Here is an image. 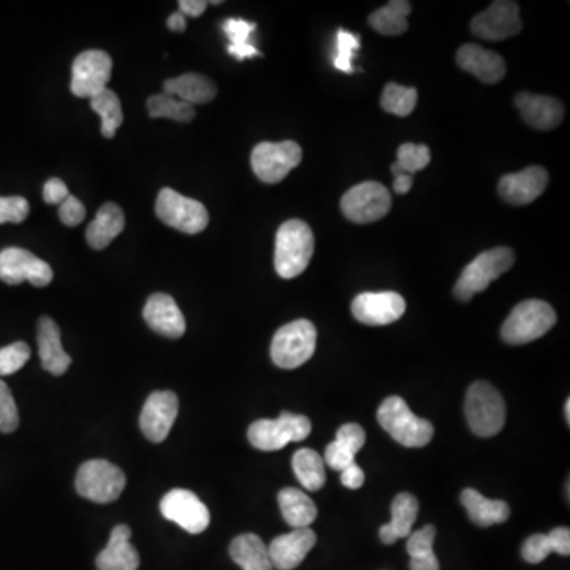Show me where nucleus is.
<instances>
[{"instance_id": "obj_1", "label": "nucleus", "mask_w": 570, "mask_h": 570, "mask_svg": "<svg viewBox=\"0 0 570 570\" xmlns=\"http://www.w3.org/2000/svg\"><path fill=\"white\" fill-rule=\"evenodd\" d=\"M314 233L306 222L300 219L284 222L276 235L274 266L279 276L293 279L300 276L314 254Z\"/></svg>"}, {"instance_id": "obj_2", "label": "nucleus", "mask_w": 570, "mask_h": 570, "mask_svg": "<svg viewBox=\"0 0 570 570\" xmlns=\"http://www.w3.org/2000/svg\"><path fill=\"white\" fill-rule=\"evenodd\" d=\"M377 422L396 442L411 449L425 447L434 436L433 423L417 417L399 396L384 399L377 411Z\"/></svg>"}, {"instance_id": "obj_3", "label": "nucleus", "mask_w": 570, "mask_h": 570, "mask_svg": "<svg viewBox=\"0 0 570 570\" xmlns=\"http://www.w3.org/2000/svg\"><path fill=\"white\" fill-rule=\"evenodd\" d=\"M464 412L472 433L480 437L496 436L506 423V403L488 382H475L469 387Z\"/></svg>"}, {"instance_id": "obj_4", "label": "nucleus", "mask_w": 570, "mask_h": 570, "mask_svg": "<svg viewBox=\"0 0 570 570\" xmlns=\"http://www.w3.org/2000/svg\"><path fill=\"white\" fill-rule=\"evenodd\" d=\"M556 312L542 300H526L513 308L502 325L501 336L507 344L520 346L542 338L555 327Z\"/></svg>"}, {"instance_id": "obj_5", "label": "nucleus", "mask_w": 570, "mask_h": 570, "mask_svg": "<svg viewBox=\"0 0 570 570\" xmlns=\"http://www.w3.org/2000/svg\"><path fill=\"white\" fill-rule=\"evenodd\" d=\"M515 263V254L509 247H494L477 255L461 273L455 285V297L469 301L477 293L488 289L494 279L501 278Z\"/></svg>"}, {"instance_id": "obj_6", "label": "nucleus", "mask_w": 570, "mask_h": 570, "mask_svg": "<svg viewBox=\"0 0 570 570\" xmlns=\"http://www.w3.org/2000/svg\"><path fill=\"white\" fill-rule=\"evenodd\" d=\"M317 330L309 320H295L279 328L271 342V358L282 369H295L316 352Z\"/></svg>"}, {"instance_id": "obj_7", "label": "nucleus", "mask_w": 570, "mask_h": 570, "mask_svg": "<svg viewBox=\"0 0 570 570\" xmlns=\"http://www.w3.org/2000/svg\"><path fill=\"white\" fill-rule=\"evenodd\" d=\"M311 420L304 415L282 412L276 420H257L249 426L247 437L255 449L276 452L290 442H301L311 434Z\"/></svg>"}, {"instance_id": "obj_8", "label": "nucleus", "mask_w": 570, "mask_h": 570, "mask_svg": "<svg viewBox=\"0 0 570 570\" xmlns=\"http://www.w3.org/2000/svg\"><path fill=\"white\" fill-rule=\"evenodd\" d=\"M75 487L83 498L108 504L116 501L126 488V475L110 461H86L78 469Z\"/></svg>"}, {"instance_id": "obj_9", "label": "nucleus", "mask_w": 570, "mask_h": 570, "mask_svg": "<svg viewBox=\"0 0 570 570\" xmlns=\"http://www.w3.org/2000/svg\"><path fill=\"white\" fill-rule=\"evenodd\" d=\"M156 214L168 227L176 228L187 235L203 232L209 224L208 209L203 203L178 194L176 190H160L156 202Z\"/></svg>"}, {"instance_id": "obj_10", "label": "nucleus", "mask_w": 570, "mask_h": 570, "mask_svg": "<svg viewBox=\"0 0 570 570\" xmlns=\"http://www.w3.org/2000/svg\"><path fill=\"white\" fill-rule=\"evenodd\" d=\"M303 159V151L295 141L270 143L263 141L252 151L251 165L255 176L266 184H278L289 176Z\"/></svg>"}, {"instance_id": "obj_11", "label": "nucleus", "mask_w": 570, "mask_h": 570, "mask_svg": "<svg viewBox=\"0 0 570 570\" xmlns=\"http://www.w3.org/2000/svg\"><path fill=\"white\" fill-rule=\"evenodd\" d=\"M392 195L384 184L366 181L347 190L341 198L342 214L355 224H371L387 216Z\"/></svg>"}, {"instance_id": "obj_12", "label": "nucleus", "mask_w": 570, "mask_h": 570, "mask_svg": "<svg viewBox=\"0 0 570 570\" xmlns=\"http://www.w3.org/2000/svg\"><path fill=\"white\" fill-rule=\"evenodd\" d=\"M113 61L110 54L102 50H89L76 56L72 65V89L75 97L92 99L107 89L111 78Z\"/></svg>"}, {"instance_id": "obj_13", "label": "nucleus", "mask_w": 570, "mask_h": 570, "mask_svg": "<svg viewBox=\"0 0 570 570\" xmlns=\"http://www.w3.org/2000/svg\"><path fill=\"white\" fill-rule=\"evenodd\" d=\"M0 281L10 285L29 281L35 287H46L53 281V270L32 252L21 247H8L0 252Z\"/></svg>"}, {"instance_id": "obj_14", "label": "nucleus", "mask_w": 570, "mask_h": 570, "mask_svg": "<svg viewBox=\"0 0 570 570\" xmlns=\"http://www.w3.org/2000/svg\"><path fill=\"white\" fill-rule=\"evenodd\" d=\"M160 512L167 520L173 521L190 534L205 531L211 521L208 507L197 494L189 490H171L160 501Z\"/></svg>"}, {"instance_id": "obj_15", "label": "nucleus", "mask_w": 570, "mask_h": 570, "mask_svg": "<svg viewBox=\"0 0 570 570\" xmlns=\"http://www.w3.org/2000/svg\"><path fill=\"white\" fill-rule=\"evenodd\" d=\"M472 34L483 40H506L515 37L523 29L520 18V7L517 2L498 0L493 2L485 12L474 16L471 23Z\"/></svg>"}, {"instance_id": "obj_16", "label": "nucleus", "mask_w": 570, "mask_h": 570, "mask_svg": "<svg viewBox=\"0 0 570 570\" xmlns=\"http://www.w3.org/2000/svg\"><path fill=\"white\" fill-rule=\"evenodd\" d=\"M406 312V301L396 292L360 293L352 303L355 319L371 327L390 325Z\"/></svg>"}, {"instance_id": "obj_17", "label": "nucleus", "mask_w": 570, "mask_h": 570, "mask_svg": "<svg viewBox=\"0 0 570 570\" xmlns=\"http://www.w3.org/2000/svg\"><path fill=\"white\" fill-rule=\"evenodd\" d=\"M179 412L178 396L173 392H154L146 399L140 415V428L149 441H165Z\"/></svg>"}, {"instance_id": "obj_18", "label": "nucleus", "mask_w": 570, "mask_h": 570, "mask_svg": "<svg viewBox=\"0 0 570 570\" xmlns=\"http://www.w3.org/2000/svg\"><path fill=\"white\" fill-rule=\"evenodd\" d=\"M316 544V532L312 531L311 528L293 529L292 532L276 537L268 545L273 569H297Z\"/></svg>"}, {"instance_id": "obj_19", "label": "nucleus", "mask_w": 570, "mask_h": 570, "mask_svg": "<svg viewBox=\"0 0 570 570\" xmlns=\"http://www.w3.org/2000/svg\"><path fill=\"white\" fill-rule=\"evenodd\" d=\"M547 186V170L544 167H528L515 175L502 176L498 190L502 200L510 205H529L544 194Z\"/></svg>"}, {"instance_id": "obj_20", "label": "nucleus", "mask_w": 570, "mask_h": 570, "mask_svg": "<svg viewBox=\"0 0 570 570\" xmlns=\"http://www.w3.org/2000/svg\"><path fill=\"white\" fill-rule=\"evenodd\" d=\"M515 105L520 111L523 121L537 130H553L563 122V103L547 95L520 92L515 97Z\"/></svg>"}, {"instance_id": "obj_21", "label": "nucleus", "mask_w": 570, "mask_h": 570, "mask_svg": "<svg viewBox=\"0 0 570 570\" xmlns=\"http://www.w3.org/2000/svg\"><path fill=\"white\" fill-rule=\"evenodd\" d=\"M143 317L152 330L167 338L176 339L186 333V319L170 295L156 293L146 301Z\"/></svg>"}, {"instance_id": "obj_22", "label": "nucleus", "mask_w": 570, "mask_h": 570, "mask_svg": "<svg viewBox=\"0 0 570 570\" xmlns=\"http://www.w3.org/2000/svg\"><path fill=\"white\" fill-rule=\"evenodd\" d=\"M456 62L461 70L487 84L499 83L507 72L506 62L499 54L474 43L461 46L456 54Z\"/></svg>"}, {"instance_id": "obj_23", "label": "nucleus", "mask_w": 570, "mask_h": 570, "mask_svg": "<svg viewBox=\"0 0 570 570\" xmlns=\"http://www.w3.org/2000/svg\"><path fill=\"white\" fill-rule=\"evenodd\" d=\"M38 355L43 368L54 376H62L70 368L72 358L67 355L61 342V330L50 317L38 320Z\"/></svg>"}, {"instance_id": "obj_24", "label": "nucleus", "mask_w": 570, "mask_h": 570, "mask_svg": "<svg viewBox=\"0 0 570 570\" xmlns=\"http://www.w3.org/2000/svg\"><path fill=\"white\" fill-rule=\"evenodd\" d=\"M132 531L129 526L119 525L111 531L105 550L95 559L99 570H137L140 556L137 548L130 544Z\"/></svg>"}, {"instance_id": "obj_25", "label": "nucleus", "mask_w": 570, "mask_h": 570, "mask_svg": "<svg viewBox=\"0 0 570 570\" xmlns=\"http://www.w3.org/2000/svg\"><path fill=\"white\" fill-rule=\"evenodd\" d=\"M365 442V430L357 423H346L339 428L335 441L327 445L323 461L331 469L342 472L355 463V456L363 449Z\"/></svg>"}, {"instance_id": "obj_26", "label": "nucleus", "mask_w": 570, "mask_h": 570, "mask_svg": "<svg viewBox=\"0 0 570 570\" xmlns=\"http://www.w3.org/2000/svg\"><path fill=\"white\" fill-rule=\"evenodd\" d=\"M461 504H463L464 509L468 510L472 523L480 526V528L501 525V523H506L510 517V507L507 502L485 498L483 494L472 490V488L463 490Z\"/></svg>"}, {"instance_id": "obj_27", "label": "nucleus", "mask_w": 570, "mask_h": 570, "mask_svg": "<svg viewBox=\"0 0 570 570\" xmlns=\"http://www.w3.org/2000/svg\"><path fill=\"white\" fill-rule=\"evenodd\" d=\"M417 498L411 493H399L392 502V521L382 526L379 537L385 545L395 544L396 540L409 537L418 515Z\"/></svg>"}, {"instance_id": "obj_28", "label": "nucleus", "mask_w": 570, "mask_h": 570, "mask_svg": "<svg viewBox=\"0 0 570 570\" xmlns=\"http://www.w3.org/2000/svg\"><path fill=\"white\" fill-rule=\"evenodd\" d=\"M126 227V217L116 203H105L97 211L94 221L89 224L86 238L89 246L97 251H102L110 246L111 241L116 240Z\"/></svg>"}, {"instance_id": "obj_29", "label": "nucleus", "mask_w": 570, "mask_h": 570, "mask_svg": "<svg viewBox=\"0 0 570 570\" xmlns=\"http://www.w3.org/2000/svg\"><path fill=\"white\" fill-rule=\"evenodd\" d=\"M167 94L178 95L179 100L189 103L194 107L195 103H208L217 95L216 84L209 80L208 76L200 73H186V75L171 78L164 83Z\"/></svg>"}, {"instance_id": "obj_30", "label": "nucleus", "mask_w": 570, "mask_h": 570, "mask_svg": "<svg viewBox=\"0 0 570 570\" xmlns=\"http://www.w3.org/2000/svg\"><path fill=\"white\" fill-rule=\"evenodd\" d=\"M278 502L285 523L293 529L309 528L316 521V504L304 491L284 488L279 491Z\"/></svg>"}, {"instance_id": "obj_31", "label": "nucleus", "mask_w": 570, "mask_h": 570, "mask_svg": "<svg viewBox=\"0 0 570 570\" xmlns=\"http://www.w3.org/2000/svg\"><path fill=\"white\" fill-rule=\"evenodd\" d=\"M230 556L243 570H274L268 545L255 534H241L230 544Z\"/></svg>"}, {"instance_id": "obj_32", "label": "nucleus", "mask_w": 570, "mask_h": 570, "mask_svg": "<svg viewBox=\"0 0 570 570\" xmlns=\"http://www.w3.org/2000/svg\"><path fill=\"white\" fill-rule=\"evenodd\" d=\"M412 4L407 0H392L385 7L369 15V26L388 37L403 35L409 27L407 16L411 15Z\"/></svg>"}, {"instance_id": "obj_33", "label": "nucleus", "mask_w": 570, "mask_h": 570, "mask_svg": "<svg viewBox=\"0 0 570 570\" xmlns=\"http://www.w3.org/2000/svg\"><path fill=\"white\" fill-rule=\"evenodd\" d=\"M434 539H436V528L433 525L409 534L407 553L411 556L409 563L411 570H441L439 559L434 555Z\"/></svg>"}, {"instance_id": "obj_34", "label": "nucleus", "mask_w": 570, "mask_h": 570, "mask_svg": "<svg viewBox=\"0 0 570 570\" xmlns=\"http://www.w3.org/2000/svg\"><path fill=\"white\" fill-rule=\"evenodd\" d=\"M293 472L297 475L301 487L309 491H319L327 482L325 461L312 449H300L292 460Z\"/></svg>"}, {"instance_id": "obj_35", "label": "nucleus", "mask_w": 570, "mask_h": 570, "mask_svg": "<svg viewBox=\"0 0 570 570\" xmlns=\"http://www.w3.org/2000/svg\"><path fill=\"white\" fill-rule=\"evenodd\" d=\"M257 24L249 23L246 19L230 18L222 24V31L227 35L230 45L227 46L228 54H232L236 61H244L251 57L260 56V51L249 42L252 32Z\"/></svg>"}, {"instance_id": "obj_36", "label": "nucleus", "mask_w": 570, "mask_h": 570, "mask_svg": "<svg viewBox=\"0 0 570 570\" xmlns=\"http://www.w3.org/2000/svg\"><path fill=\"white\" fill-rule=\"evenodd\" d=\"M91 100V108L102 118V135L105 138H113L121 127L122 116L121 100L110 89H103L100 94L94 95Z\"/></svg>"}, {"instance_id": "obj_37", "label": "nucleus", "mask_w": 570, "mask_h": 570, "mask_svg": "<svg viewBox=\"0 0 570 570\" xmlns=\"http://www.w3.org/2000/svg\"><path fill=\"white\" fill-rule=\"evenodd\" d=\"M146 107H148L151 118H168L179 122H190L195 118L192 105L176 99L175 95L167 94V92L151 95Z\"/></svg>"}, {"instance_id": "obj_38", "label": "nucleus", "mask_w": 570, "mask_h": 570, "mask_svg": "<svg viewBox=\"0 0 570 570\" xmlns=\"http://www.w3.org/2000/svg\"><path fill=\"white\" fill-rule=\"evenodd\" d=\"M418 92L415 88H406L401 84L388 83L380 97V105L387 113L396 116H409L417 105Z\"/></svg>"}, {"instance_id": "obj_39", "label": "nucleus", "mask_w": 570, "mask_h": 570, "mask_svg": "<svg viewBox=\"0 0 570 570\" xmlns=\"http://www.w3.org/2000/svg\"><path fill=\"white\" fill-rule=\"evenodd\" d=\"M430 162L431 152L426 145L404 143V145L399 146L398 152H396L395 164L409 175H414L417 171L428 167Z\"/></svg>"}, {"instance_id": "obj_40", "label": "nucleus", "mask_w": 570, "mask_h": 570, "mask_svg": "<svg viewBox=\"0 0 570 570\" xmlns=\"http://www.w3.org/2000/svg\"><path fill=\"white\" fill-rule=\"evenodd\" d=\"M31 358V349L26 342H13L0 349V376H10L23 368Z\"/></svg>"}, {"instance_id": "obj_41", "label": "nucleus", "mask_w": 570, "mask_h": 570, "mask_svg": "<svg viewBox=\"0 0 570 570\" xmlns=\"http://www.w3.org/2000/svg\"><path fill=\"white\" fill-rule=\"evenodd\" d=\"M360 48V37L352 32L339 31L336 37V54H335V67L339 72L352 73L354 72V59L355 51Z\"/></svg>"}, {"instance_id": "obj_42", "label": "nucleus", "mask_w": 570, "mask_h": 570, "mask_svg": "<svg viewBox=\"0 0 570 570\" xmlns=\"http://www.w3.org/2000/svg\"><path fill=\"white\" fill-rule=\"evenodd\" d=\"M19 415L10 388L0 380V433H13L18 428Z\"/></svg>"}, {"instance_id": "obj_43", "label": "nucleus", "mask_w": 570, "mask_h": 570, "mask_svg": "<svg viewBox=\"0 0 570 570\" xmlns=\"http://www.w3.org/2000/svg\"><path fill=\"white\" fill-rule=\"evenodd\" d=\"M551 553H555V548H553V542H551L548 534H534V536L528 537L523 548H521V555L529 564L542 563Z\"/></svg>"}, {"instance_id": "obj_44", "label": "nucleus", "mask_w": 570, "mask_h": 570, "mask_svg": "<svg viewBox=\"0 0 570 570\" xmlns=\"http://www.w3.org/2000/svg\"><path fill=\"white\" fill-rule=\"evenodd\" d=\"M29 203L23 197H0V224H21L29 216Z\"/></svg>"}, {"instance_id": "obj_45", "label": "nucleus", "mask_w": 570, "mask_h": 570, "mask_svg": "<svg viewBox=\"0 0 570 570\" xmlns=\"http://www.w3.org/2000/svg\"><path fill=\"white\" fill-rule=\"evenodd\" d=\"M84 217H86V208L78 198L72 197V195H69L67 200L59 206V219L67 227L80 225L84 221Z\"/></svg>"}, {"instance_id": "obj_46", "label": "nucleus", "mask_w": 570, "mask_h": 570, "mask_svg": "<svg viewBox=\"0 0 570 570\" xmlns=\"http://www.w3.org/2000/svg\"><path fill=\"white\" fill-rule=\"evenodd\" d=\"M69 195V187L59 178L48 179L43 187V200L48 205H61Z\"/></svg>"}, {"instance_id": "obj_47", "label": "nucleus", "mask_w": 570, "mask_h": 570, "mask_svg": "<svg viewBox=\"0 0 570 570\" xmlns=\"http://www.w3.org/2000/svg\"><path fill=\"white\" fill-rule=\"evenodd\" d=\"M341 482L349 490H358L365 483V472L357 463L350 464L349 468L341 472Z\"/></svg>"}, {"instance_id": "obj_48", "label": "nucleus", "mask_w": 570, "mask_h": 570, "mask_svg": "<svg viewBox=\"0 0 570 570\" xmlns=\"http://www.w3.org/2000/svg\"><path fill=\"white\" fill-rule=\"evenodd\" d=\"M555 553L561 556L570 555V531L569 528H555L553 531L548 532Z\"/></svg>"}, {"instance_id": "obj_49", "label": "nucleus", "mask_w": 570, "mask_h": 570, "mask_svg": "<svg viewBox=\"0 0 570 570\" xmlns=\"http://www.w3.org/2000/svg\"><path fill=\"white\" fill-rule=\"evenodd\" d=\"M392 175L395 178L393 190H395L396 194L404 195L412 189V183H414L412 175L401 170L396 164H392Z\"/></svg>"}, {"instance_id": "obj_50", "label": "nucleus", "mask_w": 570, "mask_h": 570, "mask_svg": "<svg viewBox=\"0 0 570 570\" xmlns=\"http://www.w3.org/2000/svg\"><path fill=\"white\" fill-rule=\"evenodd\" d=\"M206 7H208V2L205 0H181L179 2V12L183 15L194 16V18L203 15Z\"/></svg>"}, {"instance_id": "obj_51", "label": "nucleus", "mask_w": 570, "mask_h": 570, "mask_svg": "<svg viewBox=\"0 0 570 570\" xmlns=\"http://www.w3.org/2000/svg\"><path fill=\"white\" fill-rule=\"evenodd\" d=\"M167 26L173 32H184V29H186V16L181 12L173 13L168 18Z\"/></svg>"}, {"instance_id": "obj_52", "label": "nucleus", "mask_w": 570, "mask_h": 570, "mask_svg": "<svg viewBox=\"0 0 570 570\" xmlns=\"http://www.w3.org/2000/svg\"><path fill=\"white\" fill-rule=\"evenodd\" d=\"M566 420L567 423H570V399L566 401Z\"/></svg>"}]
</instances>
